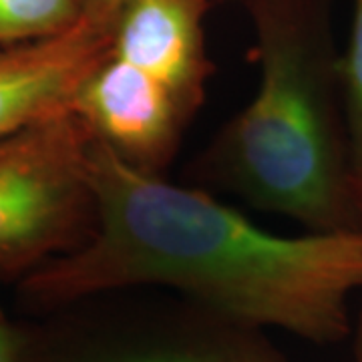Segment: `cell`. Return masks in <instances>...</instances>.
<instances>
[{
  "label": "cell",
  "mask_w": 362,
  "mask_h": 362,
  "mask_svg": "<svg viewBox=\"0 0 362 362\" xmlns=\"http://www.w3.org/2000/svg\"><path fill=\"white\" fill-rule=\"evenodd\" d=\"M338 78L350 180L362 211V0H352L349 40L338 54Z\"/></svg>",
  "instance_id": "8"
},
{
  "label": "cell",
  "mask_w": 362,
  "mask_h": 362,
  "mask_svg": "<svg viewBox=\"0 0 362 362\" xmlns=\"http://www.w3.org/2000/svg\"><path fill=\"white\" fill-rule=\"evenodd\" d=\"M83 21V0H0V49L63 35Z\"/></svg>",
  "instance_id": "9"
},
{
  "label": "cell",
  "mask_w": 362,
  "mask_h": 362,
  "mask_svg": "<svg viewBox=\"0 0 362 362\" xmlns=\"http://www.w3.org/2000/svg\"><path fill=\"white\" fill-rule=\"evenodd\" d=\"M90 141L71 107L0 139V274H30L87 238Z\"/></svg>",
  "instance_id": "3"
},
{
  "label": "cell",
  "mask_w": 362,
  "mask_h": 362,
  "mask_svg": "<svg viewBox=\"0 0 362 362\" xmlns=\"http://www.w3.org/2000/svg\"><path fill=\"white\" fill-rule=\"evenodd\" d=\"M93 226L26 274L25 290L65 306L127 288H171L223 322L330 344L352 332L362 230L276 235L206 192L125 163L90 141Z\"/></svg>",
  "instance_id": "1"
},
{
  "label": "cell",
  "mask_w": 362,
  "mask_h": 362,
  "mask_svg": "<svg viewBox=\"0 0 362 362\" xmlns=\"http://www.w3.org/2000/svg\"><path fill=\"white\" fill-rule=\"evenodd\" d=\"M123 4L125 0H83V18L113 28V23Z\"/></svg>",
  "instance_id": "10"
},
{
  "label": "cell",
  "mask_w": 362,
  "mask_h": 362,
  "mask_svg": "<svg viewBox=\"0 0 362 362\" xmlns=\"http://www.w3.org/2000/svg\"><path fill=\"white\" fill-rule=\"evenodd\" d=\"M0 362H25L23 344L2 312H0Z\"/></svg>",
  "instance_id": "11"
},
{
  "label": "cell",
  "mask_w": 362,
  "mask_h": 362,
  "mask_svg": "<svg viewBox=\"0 0 362 362\" xmlns=\"http://www.w3.org/2000/svg\"><path fill=\"white\" fill-rule=\"evenodd\" d=\"M352 362H362V310L352 322Z\"/></svg>",
  "instance_id": "12"
},
{
  "label": "cell",
  "mask_w": 362,
  "mask_h": 362,
  "mask_svg": "<svg viewBox=\"0 0 362 362\" xmlns=\"http://www.w3.org/2000/svg\"><path fill=\"white\" fill-rule=\"evenodd\" d=\"M109 40L111 28L83 18L63 35L0 49V139L69 109Z\"/></svg>",
  "instance_id": "6"
},
{
  "label": "cell",
  "mask_w": 362,
  "mask_h": 362,
  "mask_svg": "<svg viewBox=\"0 0 362 362\" xmlns=\"http://www.w3.org/2000/svg\"><path fill=\"white\" fill-rule=\"evenodd\" d=\"M252 330L226 324L223 332L139 338L87 349L69 362H286Z\"/></svg>",
  "instance_id": "7"
},
{
  "label": "cell",
  "mask_w": 362,
  "mask_h": 362,
  "mask_svg": "<svg viewBox=\"0 0 362 362\" xmlns=\"http://www.w3.org/2000/svg\"><path fill=\"white\" fill-rule=\"evenodd\" d=\"M247 6L258 89L207 151L206 173L306 232L362 230L326 2L247 0Z\"/></svg>",
  "instance_id": "2"
},
{
  "label": "cell",
  "mask_w": 362,
  "mask_h": 362,
  "mask_svg": "<svg viewBox=\"0 0 362 362\" xmlns=\"http://www.w3.org/2000/svg\"><path fill=\"white\" fill-rule=\"evenodd\" d=\"M71 111L95 141L149 173L168 165L192 117L168 87L109 49L81 81Z\"/></svg>",
  "instance_id": "4"
},
{
  "label": "cell",
  "mask_w": 362,
  "mask_h": 362,
  "mask_svg": "<svg viewBox=\"0 0 362 362\" xmlns=\"http://www.w3.org/2000/svg\"><path fill=\"white\" fill-rule=\"evenodd\" d=\"M207 0H125L109 52L168 87L189 113L204 99Z\"/></svg>",
  "instance_id": "5"
}]
</instances>
